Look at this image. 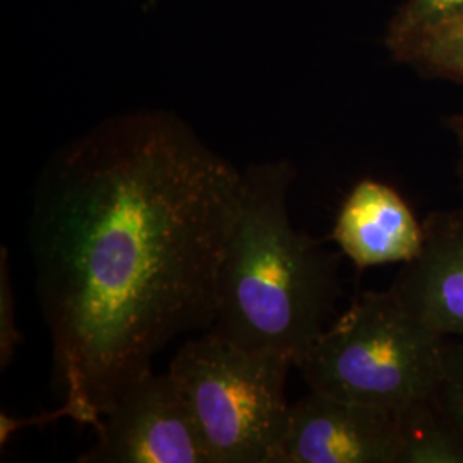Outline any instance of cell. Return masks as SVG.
<instances>
[{
  "label": "cell",
  "mask_w": 463,
  "mask_h": 463,
  "mask_svg": "<svg viewBox=\"0 0 463 463\" xmlns=\"http://www.w3.org/2000/svg\"><path fill=\"white\" fill-rule=\"evenodd\" d=\"M392 57L426 78L463 86V17L417 38Z\"/></svg>",
  "instance_id": "10"
},
{
  "label": "cell",
  "mask_w": 463,
  "mask_h": 463,
  "mask_svg": "<svg viewBox=\"0 0 463 463\" xmlns=\"http://www.w3.org/2000/svg\"><path fill=\"white\" fill-rule=\"evenodd\" d=\"M21 344V333L14 317V294L11 281L9 250L0 249V365L5 369L11 364L14 350Z\"/></svg>",
  "instance_id": "13"
},
{
  "label": "cell",
  "mask_w": 463,
  "mask_h": 463,
  "mask_svg": "<svg viewBox=\"0 0 463 463\" xmlns=\"http://www.w3.org/2000/svg\"><path fill=\"white\" fill-rule=\"evenodd\" d=\"M331 241L359 269L405 265L424 242V222L390 184L361 179L344 199Z\"/></svg>",
  "instance_id": "8"
},
{
  "label": "cell",
  "mask_w": 463,
  "mask_h": 463,
  "mask_svg": "<svg viewBox=\"0 0 463 463\" xmlns=\"http://www.w3.org/2000/svg\"><path fill=\"white\" fill-rule=\"evenodd\" d=\"M398 412L309 390L290 407L279 463H398Z\"/></svg>",
  "instance_id": "6"
},
{
  "label": "cell",
  "mask_w": 463,
  "mask_h": 463,
  "mask_svg": "<svg viewBox=\"0 0 463 463\" xmlns=\"http://www.w3.org/2000/svg\"><path fill=\"white\" fill-rule=\"evenodd\" d=\"M242 172L183 118L114 116L55 151L34 187L30 252L62 403L99 430L179 335L210 328Z\"/></svg>",
  "instance_id": "1"
},
{
  "label": "cell",
  "mask_w": 463,
  "mask_h": 463,
  "mask_svg": "<svg viewBox=\"0 0 463 463\" xmlns=\"http://www.w3.org/2000/svg\"><path fill=\"white\" fill-rule=\"evenodd\" d=\"M463 17V0H405L388 23L384 45L395 53L424 34Z\"/></svg>",
  "instance_id": "11"
},
{
  "label": "cell",
  "mask_w": 463,
  "mask_h": 463,
  "mask_svg": "<svg viewBox=\"0 0 463 463\" xmlns=\"http://www.w3.org/2000/svg\"><path fill=\"white\" fill-rule=\"evenodd\" d=\"M447 340L392 288L369 290L321 333L298 369L309 390L400 412L436 395Z\"/></svg>",
  "instance_id": "3"
},
{
  "label": "cell",
  "mask_w": 463,
  "mask_h": 463,
  "mask_svg": "<svg viewBox=\"0 0 463 463\" xmlns=\"http://www.w3.org/2000/svg\"><path fill=\"white\" fill-rule=\"evenodd\" d=\"M448 129L453 134L457 148H458L457 172H458V179H460V185H462L463 189V112L462 114H455V116L448 118Z\"/></svg>",
  "instance_id": "14"
},
{
  "label": "cell",
  "mask_w": 463,
  "mask_h": 463,
  "mask_svg": "<svg viewBox=\"0 0 463 463\" xmlns=\"http://www.w3.org/2000/svg\"><path fill=\"white\" fill-rule=\"evenodd\" d=\"M80 463H212L191 405L168 371L131 381Z\"/></svg>",
  "instance_id": "5"
},
{
  "label": "cell",
  "mask_w": 463,
  "mask_h": 463,
  "mask_svg": "<svg viewBox=\"0 0 463 463\" xmlns=\"http://www.w3.org/2000/svg\"><path fill=\"white\" fill-rule=\"evenodd\" d=\"M463 439V338H448L443 374L434 395Z\"/></svg>",
  "instance_id": "12"
},
{
  "label": "cell",
  "mask_w": 463,
  "mask_h": 463,
  "mask_svg": "<svg viewBox=\"0 0 463 463\" xmlns=\"http://www.w3.org/2000/svg\"><path fill=\"white\" fill-rule=\"evenodd\" d=\"M398 463H463V439L434 398L398 412Z\"/></svg>",
  "instance_id": "9"
},
{
  "label": "cell",
  "mask_w": 463,
  "mask_h": 463,
  "mask_svg": "<svg viewBox=\"0 0 463 463\" xmlns=\"http://www.w3.org/2000/svg\"><path fill=\"white\" fill-rule=\"evenodd\" d=\"M292 365L210 331L184 344L168 371L191 405L212 463H279Z\"/></svg>",
  "instance_id": "4"
},
{
  "label": "cell",
  "mask_w": 463,
  "mask_h": 463,
  "mask_svg": "<svg viewBox=\"0 0 463 463\" xmlns=\"http://www.w3.org/2000/svg\"><path fill=\"white\" fill-rule=\"evenodd\" d=\"M287 160L249 165L225 250L210 333L239 347L304 363L330 326L340 296V256L292 225Z\"/></svg>",
  "instance_id": "2"
},
{
  "label": "cell",
  "mask_w": 463,
  "mask_h": 463,
  "mask_svg": "<svg viewBox=\"0 0 463 463\" xmlns=\"http://www.w3.org/2000/svg\"><path fill=\"white\" fill-rule=\"evenodd\" d=\"M422 222V248L390 288L430 330L463 338V206L434 210Z\"/></svg>",
  "instance_id": "7"
}]
</instances>
